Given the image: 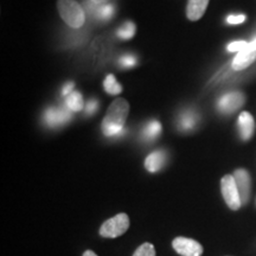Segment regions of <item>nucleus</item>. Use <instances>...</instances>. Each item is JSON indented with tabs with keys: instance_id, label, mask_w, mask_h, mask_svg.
Wrapping results in <instances>:
<instances>
[{
	"instance_id": "obj_14",
	"label": "nucleus",
	"mask_w": 256,
	"mask_h": 256,
	"mask_svg": "<svg viewBox=\"0 0 256 256\" xmlns=\"http://www.w3.org/2000/svg\"><path fill=\"white\" fill-rule=\"evenodd\" d=\"M160 133H162V124H160L158 120H151L150 122H147L142 130L144 139L148 140V142L156 139Z\"/></svg>"
},
{
	"instance_id": "obj_16",
	"label": "nucleus",
	"mask_w": 256,
	"mask_h": 256,
	"mask_svg": "<svg viewBox=\"0 0 256 256\" xmlns=\"http://www.w3.org/2000/svg\"><path fill=\"white\" fill-rule=\"evenodd\" d=\"M94 14L98 20H102V22L110 20V19L114 16V6L110 4L95 5L94 14Z\"/></svg>"
},
{
	"instance_id": "obj_10",
	"label": "nucleus",
	"mask_w": 256,
	"mask_h": 256,
	"mask_svg": "<svg viewBox=\"0 0 256 256\" xmlns=\"http://www.w3.org/2000/svg\"><path fill=\"white\" fill-rule=\"evenodd\" d=\"M210 0H188L186 16L192 22H196L206 14Z\"/></svg>"
},
{
	"instance_id": "obj_9",
	"label": "nucleus",
	"mask_w": 256,
	"mask_h": 256,
	"mask_svg": "<svg viewBox=\"0 0 256 256\" xmlns=\"http://www.w3.org/2000/svg\"><path fill=\"white\" fill-rule=\"evenodd\" d=\"M166 159H168V156H166V152L162 151V150H158V151L152 152L151 154L147 156L145 160V168L148 172H152V174H156L164 168L166 164Z\"/></svg>"
},
{
	"instance_id": "obj_25",
	"label": "nucleus",
	"mask_w": 256,
	"mask_h": 256,
	"mask_svg": "<svg viewBox=\"0 0 256 256\" xmlns=\"http://www.w3.org/2000/svg\"><path fill=\"white\" fill-rule=\"evenodd\" d=\"M247 49L252 51H256V38H254V40H252L250 43H248Z\"/></svg>"
},
{
	"instance_id": "obj_21",
	"label": "nucleus",
	"mask_w": 256,
	"mask_h": 256,
	"mask_svg": "<svg viewBox=\"0 0 256 256\" xmlns=\"http://www.w3.org/2000/svg\"><path fill=\"white\" fill-rule=\"evenodd\" d=\"M248 46V43L244 40H236V42H232V43H230L228 48V51L230 52H241V51L246 50Z\"/></svg>"
},
{
	"instance_id": "obj_13",
	"label": "nucleus",
	"mask_w": 256,
	"mask_h": 256,
	"mask_svg": "<svg viewBox=\"0 0 256 256\" xmlns=\"http://www.w3.org/2000/svg\"><path fill=\"white\" fill-rule=\"evenodd\" d=\"M254 127L255 122L254 119L248 112H243L238 118V128H240V134L243 140H249L254 134Z\"/></svg>"
},
{
	"instance_id": "obj_8",
	"label": "nucleus",
	"mask_w": 256,
	"mask_h": 256,
	"mask_svg": "<svg viewBox=\"0 0 256 256\" xmlns=\"http://www.w3.org/2000/svg\"><path fill=\"white\" fill-rule=\"evenodd\" d=\"M234 178H235L236 185H238L240 197H241L242 206L248 203L249 198H250V190H252V180L250 176H249L248 171L244 168L236 170L234 174Z\"/></svg>"
},
{
	"instance_id": "obj_18",
	"label": "nucleus",
	"mask_w": 256,
	"mask_h": 256,
	"mask_svg": "<svg viewBox=\"0 0 256 256\" xmlns=\"http://www.w3.org/2000/svg\"><path fill=\"white\" fill-rule=\"evenodd\" d=\"M136 25L132 22H127V23H124L122 26H121L119 30H118L116 34L118 37L121 38V40H130L134 34H136Z\"/></svg>"
},
{
	"instance_id": "obj_22",
	"label": "nucleus",
	"mask_w": 256,
	"mask_h": 256,
	"mask_svg": "<svg viewBox=\"0 0 256 256\" xmlns=\"http://www.w3.org/2000/svg\"><path fill=\"white\" fill-rule=\"evenodd\" d=\"M246 20V16L244 14H230L226 18V23L230 25H238L241 24Z\"/></svg>"
},
{
	"instance_id": "obj_3",
	"label": "nucleus",
	"mask_w": 256,
	"mask_h": 256,
	"mask_svg": "<svg viewBox=\"0 0 256 256\" xmlns=\"http://www.w3.org/2000/svg\"><path fill=\"white\" fill-rule=\"evenodd\" d=\"M130 228V218L126 214H119V215L112 217L102 224L100 228V235L102 238H115L124 235Z\"/></svg>"
},
{
	"instance_id": "obj_26",
	"label": "nucleus",
	"mask_w": 256,
	"mask_h": 256,
	"mask_svg": "<svg viewBox=\"0 0 256 256\" xmlns=\"http://www.w3.org/2000/svg\"><path fill=\"white\" fill-rule=\"evenodd\" d=\"M110 0H92V2H94L95 5H106L108 4Z\"/></svg>"
},
{
	"instance_id": "obj_19",
	"label": "nucleus",
	"mask_w": 256,
	"mask_h": 256,
	"mask_svg": "<svg viewBox=\"0 0 256 256\" xmlns=\"http://www.w3.org/2000/svg\"><path fill=\"white\" fill-rule=\"evenodd\" d=\"M138 57L133 54H124L119 58V66L121 68H132V66H136Z\"/></svg>"
},
{
	"instance_id": "obj_7",
	"label": "nucleus",
	"mask_w": 256,
	"mask_h": 256,
	"mask_svg": "<svg viewBox=\"0 0 256 256\" xmlns=\"http://www.w3.org/2000/svg\"><path fill=\"white\" fill-rule=\"evenodd\" d=\"M172 247L182 256H200L203 254L200 243L192 238H176L172 242Z\"/></svg>"
},
{
	"instance_id": "obj_20",
	"label": "nucleus",
	"mask_w": 256,
	"mask_h": 256,
	"mask_svg": "<svg viewBox=\"0 0 256 256\" xmlns=\"http://www.w3.org/2000/svg\"><path fill=\"white\" fill-rule=\"evenodd\" d=\"M133 256H156V249L152 243H144L136 249Z\"/></svg>"
},
{
	"instance_id": "obj_23",
	"label": "nucleus",
	"mask_w": 256,
	"mask_h": 256,
	"mask_svg": "<svg viewBox=\"0 0 256 256\" xmlns=\"http://www.w3.org/2000/svg\"><path fill=\"white\" fill-rule=\"evenodd\" d=\"M98 110V102L95 100V98H92V100H89L87 102V104H86V113L87 115H92L95 114L96 112Z\"/></svg>"
},
{
	"instance_id": "obj_6",
	"label": "nucleus",
	"mask_w": 256,
	"mask_h": 256,
	"mask_svg": "<svg viewBox=\"0 0 256 256\" xmlns=\"http://www.w3.org/2000/svg\"><path fill=\"white\" fill-rule=\"evenodd\" d=\"M244 104V95L241 92H229L223 94L217 102V108L220 113L232 114Z\"/></svg>"
},
{
	"instance_id": "obj_2",
	"label": "nucleus",
	"mask_w": 256,
	"mask_h": 256,
	"mask_svg": "<svg viewBox=\"0 0 256 256\" xmlns=\"http://www.w3.org/2000/svg\"><path fill=\"white\" fill-rule=\"evenodd\" d=\"M57 8H58L60 18L70 28H80L84 25L86 14L82 6L76 0H58Z\"/></svg>"
},
{
	"instance_id": "obj_17",
	"label": "nucleus",
	"mask_w": 256,
	"mask_h": 256,
	"mask_svg": "<svg viewBox=\"0 0 256 256\" xmlns=\"http://www.w3.org/2000/svg\"><path fill=\"white\" fill-rule=\"evenodd\" d=\"M104 87L106 92L110 95H119L122 92V87L120 86V83H118L115 76L112 75V74L107 75V78H104Z\"/></svg>"
},
{
	"instance_id": "obj_5",
	"label": "nucleus",
	"mask_w": 256,
	"mask_h": 256,
	"mask_svg": "<svg viewBox=\"0 0 256 256\" xmlns=\"http://www.w3.org/2000/svg\"><path fill=\"white\" fill-rule=\"evenodd\" d=\"M72 110L68 107H50L44 112L43 122L50 128H58L72 120Z\"/></svg>"
},
{
	"instance_id": "obj_11",
	"label": "nucleus",
	"mask_w": 256,
	"mask_h": 256,
	"mask_svg": "<svg viewBox=\"0 0 256 256\" xmlns=\"http://www.w3.org/2000/svg\"><path fill=\"white\" fill-rule=\"evenodd\" d=\"M198 120H200V118H198L196 112L191 110H184L178 118V128L183 132H191L196 128Z\"/></svg>"
},
{
	"instance_id": "obj_4",
	"label": "nucleus",
	"mask_w": 256,
	"mask_h": 256,
	"mask_svg": "<svg viewBox=\"0 0 256 256\" xmlns=\"http://www.w3.org/2000/svg\"><path fill=\"white\" fill-rule=\"evenodd\" d=\"M220 188H222V194L226 206L232 210H238L242 206V202L234 176H224L220 180Z\"/></svg>"
},
{
	"instance_id": "obj_27",
	"label": "nucleus",
	"mask_w": 256,
	"mask_h": 256,
	"mask_svg": "<svg viewBox=\"0 0 256 256\" xmlns=\"http://www.w3.org/2000/svg\"><path fill=\"white\" fill-rule=\"evenodd\" d=\"M83 256H98L92 250H86L83 252Z\"/></svg>"
},
{
	"instance_id": "obj_12",
	"label": "nucleus",
	"mask_w": 256,
	"mask_h": 256,
	"mask_svg": "<svg viewBox=\"0 0 256 256\" xmlns=\"http://www.w3.org/2000/svg\"><path fill=\"white\" fill-rule=\"evenodd\" d=\"M255 60H256V51L246 49L241 51V52H238V55L235 56V58L232 60V68L235 70V72H240V70L248 68L252 63H254Z\"/></svg>"
},
{
	"instance_id": "obj_15",
	"label": "nucleus",
	"mask_w": 256,
	"mask_h": 256,
	"mask_svg": "<svg viewBox=\"0 0 256 256\" xmlns=\"http://www.w3.org/2000/svg\"><path fill=\"white\" fill-rule=\"evenodd\" d=\"M66 106L72 112H80L83 108V96L81 92H72V94L66 96Z\"/></svg>"
},
{
	"instance_id": "obj_24",
	"label": "nucleus",
	"mask_w": 256,
	"mask_h": 256,
	"mask_svg": "<svg viewBox=\"0 0 256 256\" xmlns=\"http://www.w3.org/2000/svg\"><path fill=\"white\" fill-rule=\"evenodd\" d=\"M74 86H75V84H74L72 82H69V83H66V84L62 88V95L64 96V98H66V96H68L69 94H72Z\"/></svg>"
},
{
	"instance_id": "obj_1",
	"label": "nucleus",
	"mask_w": 256,
	"mask_h": 256,
	"mask_svg": "<svg viewBox=\"0 0 256 256\" xmlns=\"http://www.w3.org/2000/svg\"><path fill=\"white\" fill-rule=\"evenodd\" d=\"M128 113H130V104L124 98H116L113 101L102 121V133L108 138L119 136L124 132Z\"/></svg>"
}]
</instances>
